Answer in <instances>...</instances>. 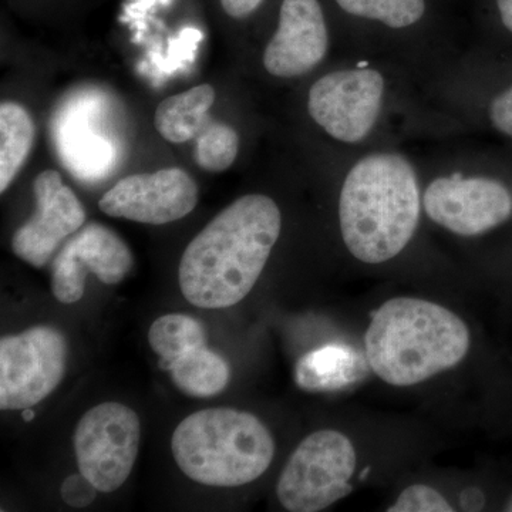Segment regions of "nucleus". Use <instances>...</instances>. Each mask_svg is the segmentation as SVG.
I'll use <instances>...</instances> for the list:
<instances>
[{
    "instance_id": "obj_1",
    "label": "nucleus",
    "mask_w": 512,
    "mask_h": 512,
    "mask_svg": "<svg viewBox=\"0 0 512 512\" xmlns=\"http://www.w3.org/2000/svg\"><path fill=\"white\" fill-rule=\"evenodd\" d=\"M278 205L266 195H245L221 211L185 248L178 268L191 305L224 309L252 291L281 235Z\"/></svg>"
},
{
    "instance_id": "obj_2",
    "label": "nucleus",
    "mask_w": 512,
    "mask_h": 512,
    "mask_svg": "<svg viewBox=\"0 0 512 512\" xmlns=\"http://www.w3.org/2000/svg\"><path fill=\"white\" fill-rule=\"evenodd\" d=\"M420 217V192L409 161L373 154L349 171L339 201L343 241L365 264H383L403 251Z\"/></svg>"
},
{
    "instance_id": "obj_3",
    "label": "nucleus",
    "mask_w": 512,
    "mask_h": 512,
    "mask_svg": "<svg viewBox=\"0 0 512 512\" xmlns=\"http://www.w3.org/2000/svg\"><path fill=\"white\" fill-rule=\"evenodd\" d=\"M365 345L367 362L383 382L413 386L457 366L470 349V332L444 306L396 298L372 316Z\"/></svg>"
},
{
    "instance_id": "obj_4",
    "label": "nucleus",
    "mask_w": 512,
    "mask_h": 512,
    "mask_svg": "<svg viewBox=\"0 0 512 512\" xmlns=\"http://www.w3.org/2000/svg\"><path fill=\"white\" fill-rule=\"evenodd\" d=\"M173 456L195 483L239 487L262 476L275 456V441L251 413L228 407L185 417L174 430Z\"/></svg>"
},
{
    "instance_id": "obj_5",
    "label": "nucleus",
    "mask_w": 512,
    "mask_h": 512,
    "mask_svg": "<svg viewBox=\"0 0 512 512\" xmlns=\"http://www.w3.org/2000/svg\"><path fill=\"white\" fill-rule=\"evenodd\" d=\"M356 450L345 434L319 430L293 451L279 477L276 494L285 510L318 512L352 491Z\"/></svg>"
},
{
    "instance_id": "obj_6",
    "label": "nucleus",
    "mask_w": 512,
    "mask_h": 512,
    "mask_svg": "<svg viewBox=\"0 0 512 512\" xmlns=\"http://www.w3.org/2000/svg\"><path fill=\"white\" fill-rule=\"evenodd\" d=\"M141 426L137 413L121 403L92 407L74 431V453L80 473L100 493H113L126 483L140 447Z\"/></svg>"
},
{
    "instance_id": "obj_7",
    "label": "nucleus",
    "mask_w": 512,
    "mask_h": 512,
    "mask_svg": "<svg viewBox=\"0 0 512 512\" xmlns=\"http://www.w3.org/2000/svg\"><path fill=\"white\" fill-rule=\"evenodd\" d=\"M67 342L52 326H35L0 340V409L25 410L62 382Z\"/></svg>"
},
{
    "instance_id": "obj_8",
    "label": "nucleus",
    "mask_w": 512,
    "mask_h": 512,
    "mask_svg": "<svg viewBox=\"0 0 512 512\" xmlns=\"http://www.w3.org/2000/svg\"><path fill=\"white\" fill-rule=\"evenodd\" d=\"M384 80L373 69L326 74L309 92V114L326 133L343 143L363 140L382 107Z\"/></svg>"
},
{
    "instance_id": "obj_9",
    "label": "nucleus",
    "mask_w": 512,
    "mask_h": 512,
    "mask_svg": "<svg viewBox=\"0 0 512 512\" xmlns=\"http://www.w3.org/2000/svg\"><path fill=\"white\" fill-rule=\"evenodd\" d=\"M133 268V255L126 242L109 227L90 222L66 242L53 261L52 292L57 301L79 302L92 272L103 284H120Z\"/></svg>"
},
{
    "instance_id": "obj_10",
    "label": "nucleus",
    "mask_w": 512,
    "mask_h": 512,
    "mask_svg": "<svg viewBox=\"0 0 512 512\" xmlns=\"http://www.w3.org/2000/svg\"><path fill=\"white\" fill-rule=\"evenodd\" d=\"M424 210L448 231L476 237L510 220L512 195L493 178H437L424 194Z\"/></svg>"
},
{
    "instance_id": "obj_11",
    "label": "nucleus",
    "mask_w": 512,
    "mask_h": 512,
    "mask_svg": "<svg viewBox=\"0 0 512 512\" xmlns=\"http://www.w3.org/2000/svg\"><path fill=\"white\" fill-rule=\"evenodd\" d=\"M198 185L183 168L171 167L151 174H134L110 188L99 202L113 218L164 225L194 211Z\"/></svg>"
},
{
    "instance_id": "obj_12",
    "label": "nucleus",
    "mask_w": 512,
    "mask_h": 512,
    "mask_svg": "<svg viewBox=\"0 0 512 512\" xmlns=\"http://www.w3.org/2000/svg\"><path fill=\"white\" fill-rule=\"evenodd\" d=\"M36 212L16 229L12 249L22 261L35 268L49 264L64 241L76 234L86 222V211L62 175L46 170L33 183Z\"/></svg>"
},
{
    "instance_id": "obj_13",
    "label": "nucleus",
    "mask_w": 512,
    "mask_h": 512,
    "mask_svg": "<svg viewBox=\"0 0 512 512\" xmlns=\"http://www.w3.org/2000/svg\"><path fill=\"white\" fill-rule=\"evenodd\" d=\"M328 52V29L318 0H284L279 26L264 53L266 72L298 77L322 62Z\"/></svg>"
},
{
    "instance_id": "obj_14",
    "label": "nucleus",
    "mask_w": 512,
    "mask_h": 512,
    "mask_svg": "<svg viewBox=\"0 0 512 512\" xmlns=\"http://www.w3.org/2000/svg\"><path fill=\"white\" fill-rule=\"evenodd\" d=\"M214 101L215 90L210 84L167 97L161 101L154 116L158 133L173 144L197 140L201 131L211 123L210 110Z\"/></svg>"
},
{
    "instance_id": "obj_15",
    "label": "nucleus",
    "mask_w": 512,
    "mask_h": 512,
    "mask_svg": "<svg viewBox=\"0 0 512 512\" xmlns=\"http://www.w3.org/2000/svg\"><path fill=\"white\" fill-rule=\"evenodd\" d=\"M365 370L355 350L329 345L303 356L296 365L295 379L308 392H333L359 380Z\"/></svg>"
},
{
    "instance_id": "obj_16",
    "label": "nucleus",
    "mask_w": 512,
    "mask_h": 512,
    "mask_svg": "<svg viewBox=\"0 0 512 512\" xmlns=\"http://www.w3.org/2000/svg\"><path fill=\"white\" fill-rule=\"evenodd\" d=\"M36 127L22 104L3 101L0 106V192H5L28 160Z\"/></svg>"
},
{
    "instance_id": "obj_17",
    "label": "nucleus",
    "mask_w": 512,
    "mask_h": 512,
    "mask_svg": "<svg viewBox=\"0 0 512 512\" xmlns=\"http://www.w3.org/2000/svg\"><path fill=\"white\" fill-rule=\"evenodd\" d=\"M178 390L191 397H211L221 393L229 382L227 362L202 346L167 367Z\"/></svg>"
},
{
    "instance_id": "obj_18",
    "label": "nucleus",
    "mask_w": 512,
    "mask_h": 512,
    "mask_svg": "<svg viewBox=\"0 0 512 512\" xmlns=\"http://www.w3.org/2000/svg\"><path fill=\"white\" fill-rule=\"evenodd\" d=\"M151 349L160 356V367H167L192 350L202 348L207 342L205 330L197 319L191 316L164 315L151 325L148 332Z\"/></svg>"
},
{
    "instance_id": "obj_19",
    "label": "nucleus",
    "mask_w": 512,
    "mask_h": 512,
    "mask_svg": "<svg viewBox=\"0 0 512 512\" xmlns=\"http://www.w3.org/2000/svg\"><path fill=\"white\" fill-rule=\"evenodd\" d=\"M238 150L237 131L221 121L211 120L195 140V161L202 170L222 173L237 160Z\"/></svg>"
},
{
    "instance_id": "obj_20",
    "label": "nucleus",
    "mask_w": 512,
    "mask_h": 512,
    "mask_svg": "<svg viewBox=\"0 0 512 512\" xmlns=\"http://www.w3.org/2000/svg\"><path fill=\"white\" fill-rule=\"evenodd\" d=\"M350 15L379 20L390 28L400 29L419 22L426 10L424 0H336Z\"/></svg>"
},
{
    "instance_id": "obj_21",
    "label": "nucleus",
    "mask_w": 512,
    "mask_h": 512,
    "mask_svg": "<svg viewBox=\"0 0 512 512\" xmlns=\"http://www.w3.org/2000/svg\"><path fill=\"white\" fill-rule=\"evenodd\" d=\"M389 512H451L454 508L446 498L424 484H413L400 494L396 503L387 508Z\"/></svg>"
},
{
    "instance_id": "obj_22",
    "label": "nucleus",
    "mask_w": 512,
    "mask_h": 512,
    "mask_svg": "<svg viewBox=\"0 0 512 512\" xmlns=\"http://www.w3.org/2000/svg\"><path fill=\"white\" fill-rule=\"evenodd\" d=\"M97 487L83 473H74L62 484V498L70 507L83 508L93 503Z\"/></svg>"
},
{
    "instance_id": "obj_23",
    "label": "nucleus",
    "mask_w": 512,
    "mask_h": 512,
    "mask_svg": "<svg viewBox=\"0 0 512 512\" xmlns=\"http://www.w3.org/2000/svg\"><path fill=\"white\" fill-rule=\"evenodd\" d=\"M490 117L500 133L512 137V86L495 97L491 103Z\"/></svg>"
},
{
    "instance_id": "obj_24",
    "label": "nucleus",
    "mask_w": 512,
    "mask_h": 512,
    "mask_svg": "<svg viewBox=\"0 0 512 512\" xmlns=\"http://www.w3.org/2000/svg\"><path fill=\"white\" fill-rule=\"evenodd\" d=\"M261 3L262 0H221L222 8L235 19L247 18Z\"/></svg>"
},
{
    "instance_id": "obj_25",
    "label": "nucleus",
    "mask_w": 512,
    "mask_h": 512,
    "mask_svg": "<svg viewBox=\"0 0 512 512\" xmlns=\"http://www.w3.org/2000/svg\"><path fill=\"white\" fill-rule=\"evenodd\" d=\"M497 6L503 25L512 33V0H497Z\"/></svg>"
},
{
    "instance_id": "obj_26",
    "label": "nucleus",
    "mask_w": 512,
    "mask_h": 512,
    "mask_svg": "<svg viewBox=\"0 0 512 512\" xmlns=\"http://www.w3.org/2000/svg\"><path fill=\"white\" fill-rule=\"evenodd\" d=\"M29 409H25V413H23V420L25 421H32L33 419H35V412Z\"/></svg>"
},
{
    "instance_id": "obj_27",
    "label": "nucleus",
    "mask_w": 512,
    "mask_h": 512,
    "mask_svg": "<svg viewBox=\"0 0 512 512\" xmlns=\"http://www.w3.org/2000/svg\"><path fill=\"white\" fill-rule=\"evenodd\" d=\"M505 511L512 512V497H511V500L508 501L507 507H505Z\"/></svg>"
}]
</instances>
